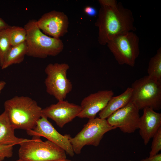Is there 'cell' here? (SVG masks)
Segmentation results:
<instances>
[{
	"label": "cell",
	"instance_id": "obj_17",
	"mask_svg": "<svg viewBox=\"0 0 161 161\" xmlns=\"http://www.w3.org/2000/svg\"><path fill=\"white\" fill-rule=\"evenodd\" d=\"M27 46L26 42L18 45L11 46L5 59L2 69L7 68L14 64H19L22 62L27 55Z\"/></svg>",
	"mask_w": 161,
	"mask_h": 161
},
{
	"label": "cell",
	"instance_id": "obj_8",
	"mask_svg": "<svg viewBox=\"0 0 161 161\" xmlns=\"http://www.w3.org/2000/svg\"><path fill=\"white\" fill-rule=\"evenodd\" d=\"M116 128L111 126L106 119L99 117L89 119L82 129L70 141L75 153L79 154L86 145L98 146L104 134Z\"/></svg>",
	"mask_w": 161,
	"mask_h": 161
},
{
	"label": "cell",
	"instance_id": "obj_11",
	"mask_svg": "<svg viewBox=\"0 0 161 161\" xmlns=\"http://www.w3.org/2000/svg\"><path fill=\"white\" fill-rule=\"evenodd\" d=\"M37 23L45 35L60 38L67 32L69 21L64 13L54 10L44 14L37 20Z\"/></svg>",
	"mask_w": 161,
	"mask_h": 161
},
{
	"label": "cell",
	"instance_id": "obj_9",
	"mask_svg": "<svg viewBox=\"0 0 161 161\" xmlns=\"http://www.w3.org/2000/svg\"><path fill=\"white\" fill-rule=\"evenodd\" d=\"M27 134L33 137H44L56 144L71 157L74 152L70 141L69 134L63 135L59 133L48 121L47 118L41 116L32 129L27 131Z\"/></svg>",
	"mask_w": 161,
	"mask_h": 161
},
{
	"label": "cell",
	"instance_id": "obj_10",
	"mask_svg": "<svg viewBox=\"0 0 161 161\" xmlns=\"http://www.w3.org/2000/svg\"><path fill=\"white\" fill-rule=\"evenodd\" d=\"M139 110L131 102L118 110L106 119L111 126L118 128L123 133H131L138 129Z\"/></svg>",
	"mask_w": 161,
	"mask_h": 161
},
{
	"label": "cell",
	"instance_id": "obj_25",
	"mask_svg": "<svg viewBox=\"0 0 161 161\" xmlns=\"http://www.w3.org/2000/svg\"><path fill=\"white\" fill-rule=\"evenodd\" d=\"M139 161H161V154H158L153 156L149 157Z\"/></svg>",
	"mask_w": 161,
	"mask_h": 161
},
{
	"label": "cell",
	"instance_id": "obj_21",
	"mask_svg": "<svg viewBox=\"0 0 161 161\" xmlns=\"http://www.w3.org/2000/svg\"><path fill=\"white\" fill-rule=\"evenodd\" d=\"M152 138L153 140L149 157L156 155L161 150V127L159 128Z\"/></svg>",
	"mask_w": 161,
	"mask_h": 161
},
{
	"label": "cell",
	"instance_id": "obj_18",
	"mask_svg": "<svg viewBox=\"0 0 161 161\" xmlns=\"http://www.w3.org/2000/svg\"><path fill=\"white\" fill-rule=\"evenodd\" d=\"M148 75L152 79L161 82V48L151 58L147 69Z\"/></svg>",
	"mask_w": 161,
	"mask_h": 161
},
{
	"label": "cell",
	"instance_id": "obj_24",
	"mask_svg": "<svg viewBox=\"0 0 161 161\" xmlns=\"http://www.w3.org/2000/svg\"><path fill=\"white\" fill-rule=\"evenodd\" d=\"M84 11L87 15L91 16H95L97 15V12L96 9L93 7L86 6L84 9Z\"/></svg>",
	"mask_w": 161,
	"mask_h": 161
},
{
	"label": "cell",
	"instance_id": "obj_2",
	"mask_svg": "<svg viewBox=\"0 0 161 161\" xmlns=\"http://www.w3.org/2000/svg\"><path fill=\"white\" fill-rule=\"evenodd\" d=\"M4 112L15 129H33L41 116L42 109L27 96H16L6 101Z\"/></svg>",
	"mask_w": 161,
	"mask_h": 161
},
{
	"label": "cell",
	"instance_id": "obj_12",
	"mask_svg": "<svg viewBox=\"0 0 161 161\" xmlns=\"http://www.w3.org/2000/svg\"><path fill=\"white\" fill-rule=\"evenodd\" d=\"M81 109L80 106L64 100L58 101L56 103L42 109L41 117L51 119L62 128L78 117Z\"/></svg>",
	"mask_w": 161,
	"mask_h": 161
},
{
	"label": "cell",
	"instance_id": "obj_27",
	"mask_svg": "<svg viewBox=\"0 0 161 161\" xmlns=\"http://www.w3.org/2000/svg\"><path fill=\"white\" fill-rule=\"evenodd\" d=\"M6 84V83L4 81H0V93Z\"/></svg>",
	"mask_w": 161,
	"mask_h": 161
},
{
	"label": "cell",
	"instance_id": "obj_16",
	"mask_svg": "<svg viewBox=\"0 0 161 161\" xmlns=\"http://www.w3.org/2000/svg\"><path fill=\"white\" fill-rule=\"evenodd\" d=\"M132 90L128 87L123 93L110 98L105 107L99 112V117L106 119L118 110L131 102Z\"/></svg>",
	"mask_w": 161,
	"mask_h": 161
},
{
	"label": "cell",
	"instance_id": "obj_20",
	"mask_svg": "<svg viewBox=\"0 0 161 161\" xmlns=\"http://www.w3.org/2000/svg\"><path fill=\"white\" fill-rule=\"evenodd\" d=\"M9 29V36L11 46L18 45L26 41L27 32L24 27L10 26Z\"/></svg>",
	"mask_w": 161,
	"mask_h": 161
},
{
	"label": "cell",
	"instance_id": "obj_29",
	"mask_svg": "<svg viewBox=\"0 0 161 161\" xmlns=\"http://www.w3.org/2000/svg\"><path fill=\"white\" fill-rule=\"evenodd\" d=\"M24 161L21 160L20 159H19L18 160H17L16 161Z\"/></svg>",
	"mask_w": 161,
	"mask_h": 161
},
{
	"label": "cell",
	"instance_id": "obj_15",
	"mask_svg": "<svg viewBox=\"0 0 161 161\" xmlns=\"http://www.w3.org/2000/svg\"><path fill=\"white\" fill-rule=\"evenodd\" d=\"M15 129L5 112L0 115V145H20L28 139L16 136Z\"/></svg>",
	"mask_w": 161,
	"mask_h": 161
},
{
	"label": "cell",
	"instance_id": "obj_23",
	"mask_svg": "<svg viewBox=\"0 0 161 161\" xmlns=\"http://www.w3.org/2000/svg\"><path fill=\"white\" fill-rule=\"evenodd\" d=\"M98 2L101 7H112L118 3L115 0H99Z\"/></svg>",
	"mask_w": 161,
	"mask_h": 161
},
{
	"label": "cell",
	"instance_id": "obj_19",
	"mask_svg": "<svg viewBox=\"0 0 161 161\" xmlns=\"http://www.w3.org/2000/svg\"><path fill=\"white\" fill-rule=\"evenodd\" d=\"M10 27L0 32V66L1 67L11 47L9 36Z\"/></svg>",
	"mask_w": 161,
	"mask_h": 161
},
{
	"label": "cell",
	"instance_id": "obj_5",
	"mask_svg": "<svg viewBox=\"0 0 161 161\" xmlns=\"http://www.w3.org/2000/svg\"><path fill=\"white\" fill-rule=\"evenodd\" d=\"M131 102L139 110L149 107L155 111L161 109V82L148 75L136 80L131 85Z\"/></svg>",
	"mask_w": 161,
	"mask_h": 161
},
{
	"label": "cell",
	"instance_id": "obj_28",
	"mask_svg": "<svg viewBox=\"0 0 161 161\" xmlns=\"http://www.w3.org/2000/svg\"><path fill=\"white\" fill-rule=\"evenodd\" d=\"M56 161H72L66 158V159H62V160H57Z\"/></svg>",
	"mask_w": 161,
	"mask_h": 161
},
{
	"label": "cell",
	"instance_id": "obj_26",
	"mask_svg": "<svg viewBox=\"0 0 161 161\" xmlns=\"http://www.w3.org/2000/svg\"><path fill=\"white\" fill-rule=\"evenodd\" d=\"M10 26L3 19L0 17V32L8 27Z\"/></svg>",
	"mask_w": 161,
	"mask_h": 161
},
{
	"label": "cell",
	"instance_id": "obj_14",
	"mask_svg": "<svg viewBox=\"0 0 161 161\" xmlns=\"http://www.w3.org/2000/svg\"><path fill=\"white\" fill-rule=\"evenodd\" d=\"M143 110V114L140 118L138 129L140 134L146 145L161 127V114L149 107Z\"/></svg>",
	"mask_w": 161,
	"mask_h": 161
},
{
	"label": "cell",
	"instance_id": "obj_6",
	"mask_svg": "<svg viewBox=\"0 0 161 161\" xmlns=\"http://www.w3.org/2000/svg\"><path fill=\"white\" fill-rule=\"evenodd\" d=\"M139 43L138 36L130 31L116 36L106 44L119 64L134 67L140 54Z\"/></svg>",
	"mask_w": 161,
	"mask_h": 161
},
{
	"label": "cell",
	"instance_id": "obj_13",
	"mask_svg": "<svg viewBox=\"0 0 161 161\" xmlns=\"http://www.w3.org/2000/svg\"><path fill=\"white\" fill-rule=\"evenodd\" d=\"M114 94L112 90H101L85 97L81 102V111L78 117L89 119L95 118L105 107Z\"/></svg>",
	"mask_w": 161,
	"mask_h": 161
},
{
	"label": "cell",
	"instance_id": "obj_7",
	"mask_svg": "<svg viewBox=\"0 0 161 161\" xmlns=\"http://www.w3.org/2000/svg\"><path fill=\"white\" fill-rule=\"evenodd\" d=\"M69 68L66 63H56L49 64L45 69L46 92L58 101L64 100L72 89V83L67 77Z\"/></svg>",
	"mask_w": 161,
	"mask_h": 161
},
{
	"label": "cell",
	"instance_id": "obj_4",
	"mask_svg": "<svg viewBox=\"0 0 161 161\" xmlns=\"http://www.w3.org/2000/svg\"><path fill=\"white\" fill-rule=\"evenodd\" d=\"M19 159L24 161H56L66 158V152L61 147L40 137H33L20 145Z\"/></svg>",
	"mask_w": 161,
	"mask_h": 161
},
{
	"label": "cell",
	"instance_id": "obj_22",
	"mask_svg": "<svg viewBox=\"0 0 161 161\" xmlns=\"http://www.w3.org/2000/svg\"><path fill=\"white\" fill-rule=\"evenodd\" d=\"M13 146L12 145H0V161H3L5 158L12 156Z\"/></svg>",
	"mask_w": 161,
	"mask_h": 161
},
{
	"label": "cell",
	"instance_id": "obj_1",
	"mask_svg": "<svg viewBox=\"0 0 161 161\" xmlns=\"http://www.w3.org/2000/svg\"><path fill=\"white\" fill-rule=\"evenodd\" d=\"M134 19L132 11L120 2L112 7H100L95 25L99 30L98 41L102 45L121 33L134 31Z\"/></svg>",
	"mask_w": 161,
	"mask_h": 161
},
{
	"label": "cell",
	"instance_id": "obj_3",
	"mask_svg": "<svg viewBox=\"0 0 161 161\" xmlns=\"http://www.w3.org/2000/svg\"><path fill=\"white\" fill-rule=\"evenodd\" d=\"M24 27L27 32V55L45 58L49 56H56L63 50L64 45L62 40L43 32L38 26L37 20H29Z\"/></svg>",
	"mask_w": 161,
	"mask_h": 161
}]
</instances>
